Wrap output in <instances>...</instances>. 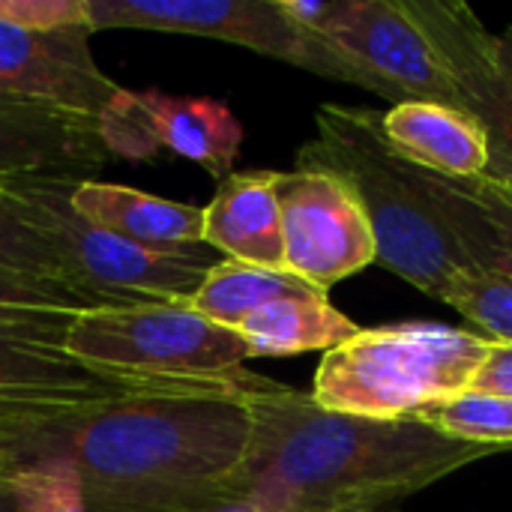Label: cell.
I'll use <instances>...</instances> for the list:
<instances>
[{
  "label": "cell",
  "mask_w": 512,
  "mask_h": 512,
  "mask_svg": "<svg viewBox=\"0 0 512 512\" xmlns=\"http://www.w3.org/2000/svg\"><path fill=\"white\" fill-rule=\"evenodd\" d=\"M252 441L249 393H147L0 426L9 465L63 459L90 512H216Z\"/></svg>",
  "instance_id": "1"
},
{
  "label": "cell",
  "mask_w": 512,
  "mask_h": 512,
  "mask_svg": "<svg viewBox=\"0 0 512 512\" xmlns=\"http://www.w3.org/2000/svg\"><path fill=\"white\" fill-rule=\"evenodd\" d=\"M252 441L231 501L261 512H396L417 492L504 450L405 420L321 408L276 384L249 393Z\"/></svg>",
  "instance_id": "2"
},
{
  "label": "cell",
  "mask_w": 512,
  "mask_h": 512,
  "mask_svg": "<svg viewBox=\"0 0 512 512\" xmlns=\"http://www.w3.org/2000/svg\"><path fill=\"white\" fill-rule=\"evenodd\" d=\"M381 117L384 111L372 108L321 105L315 111V138L297 150L294 168L339 177L369 219L375 264L447 303L456 279L474 264L441 219L420 171L387 147Z\"/></svg>",
  "instance_id": "3"
},
{
  "label": "cell",
  "mask_w": 512,
  "mask_h": 512,
  "mask_svg": "<svg viewBox=\"0 0 512 512\" xmlns=\"http://www.w3.org/2000/svg\"><path fill=\"white\" fill-rule=\"evenodd\" d=\"M492 345L474 330L447 324L360 327L324 354L309 396L336 414L405 420L423 405L465 393Z\"/></svg>",
  "instance_id": "4"
},
{
  "label": "cell",
  "mask_w": 512,
  "mask_h": 512,
  "mask_svg": "<svg viewBox=\"0 0 512 512\" xmlns=\"http://www.w3.org/2000/svg\"><path fill=\"white\" fill-rule=\"evenodd\" d=\"M63 348L78 360L186 390L258 393L276 387L246 369L249 348L237 330L219 327L186 303H129L81 312Z\"/></svg>",
  "instance_id": "5"
},
{
  "label": "cell",
  "mask_w": 512,
  "mask_h": 512,
  "mask_svg": "<svg viewBox=\"0 0 512 512\" xmlns=\"http://www.w3.org/2000/svg\"><path fill=\"white\" fill-rule=\"evenodd\" d=\"M72 180L54 174H21L3 180L0 189L9 195L15 210L39 231L63 264L66 282L105 303H186L201 285L207 267L222 258H177L147 252L120 234L84 219L72 201Z\"/></svg>",
  "instance_id": "6"
},
{
  "label": "cell",
  "mask_w": 512,
  "mask_h": 512,
  "mask_svg": "<svg viewBox=\"0 0 512 512\" xmlns=\"http://www.w3.org/2000/svg\"><path fill=\"white\" fill-rule=\"evenodd\" d=\"M90 30H159L204 36L291 63L303 72L402 102L327 36L300 27L282 0H87Z\"/></svg>",
  "instance_id": "7"
},
{
  "label": "cell",
  "mask_w": 512,
  "mask_h": 512,
  "mask_svg": "<svg viewBox=\"0 0 512 512\" xmlns=\"http://www.w3.org/2000/svg\"><path fill=\"white\" fill-rule=\"evenodd\" d=\"M285 270L330 291L375 264V237L354 192L327 171H279Z\"/></svg>",
  "instance_id": "8"
},
{
  "label": "cell",
  "mask_w": 512,
  "mask_h": 512,
  "mask_svg": "<svg viewBox=\"0 0 512 512\" xmlns=\"http://www.w3.org/2000/svg\"><path fill=\"white\" fill-rule=\"evenodd\" d=\"M147 393L207 390H186L135 375L108 372L78 360L63 345L0 339V426L54 420L81 408Z\"/></svg>",
  "instance_id": "9"
},
{
  "label": "cell",
  "mask_w": 512,
  "mask_h": 512,
  "mask_svg": "<svg viewBox=\"0 0 512 512\" xmlns=\"http://www.w3.org/2000/svg\"><path fill=\"white\" fill-rule=\"evenodd\" d=\"M426 33L456 87V105L471 111L489 135V177L512 186V84L492 57V33L468 3L402 0Z\"/></svg>",
  "instance_id": "10"
},
{
  "label": "cell",
  "mask_w": 512,
  "mask_h": 512,
  "mask_svg": "<svg viewBox=\"0 0 512 512\" xmlns=\"http://www.w3.org/2000/svg\"><path fill=\"white\" fill-rule=\"evenodd\" d=\"M90 30H27L0 21V93L102 120L126 87L90 51Z\"/></svg>",
  "instance_id": "11"
},
{
  "label": "cell",
  "mask_w": 512,
  "mask_h": 512,
  "mask_svg": "<svg viewBox=\"0 0 512 512\" xmlns=\"http://www.w3.org/2000/svg\"><path fill=\"white\" fill-rule=\"evenodd\" d=\"M321 36L405 99L456 105V87L402 0H336Z\"/></svg>",
  "instance_id": "12"
},
{
  "label": "cell",
  "mask_w": 512,
  "mask_h": 512,
  "mask_svg": "<svg viewBox=\"0 0 512 512\" xmlns=\"http://www.w3.org/2000/svg\"><path fill=\"white\" fill-rule=\"evenodd\" d=\"M108 156L99 120L0 93V183L21 174L90 180Z\"/></svg>",
  "instance_id": "13"
},
{
  "label": "cell",
  "mask_w": 512,
  "mask_h": 512,
  "mask_svg": "<svg viewBox=\"0 0 512 512\" xmlns=\"http://www.w3.org/2000/svg\"><path fill=\"white\" fill-rule=\"evenodd\" d=\"M387 147L411 168L444 180L486 177L492 165L486 126L459 105L405 99L381 117Z\"/></svg>",
  "instance_id": "14"
},
{
  "label": "cell",
  "mask_w": 512,
  "mask_h": 512,
  "mask_svg": "<svg viewBox=\"0 0 512 512\" xmlns=\"http://www.w3.org/2000/svg\"><path fill=\"white\" fill-rule=\"evenodd\" d=\"M69 201L84 219L120 234L147 252L213 258L204 246V207L168 201L135 186L102 183L93 177L72 180Z\"/></svg>",
  "instance_id": "15"
},
{
  "label": "cell",
  "mask_w": 512,
  "mask_h": 512,
  "mask_svg": "<svg viewBox=\"0 0 512 512\" xmlns=\"http://www.w3.org/2000/svg\"><path fill=\"white\" fill-rule=\"evenodd\" d=\"M279 171H234L219 180L213 201L204 207V246L228 261L285 270Z\"/></svg>",
  "instance_id": "16"
},
{
  "label": "cell",
  "mask_w": 512,
  "mask_h": 512,
  "mask_svg": "<svg viewBox=\"0 0 512 512\" xmlns=\"http://www.w3.org/2000/svg\"><path fill=\"white\" fill-rule=\"evenodd\" d=\"M132 102L156 147H168L201 165L216 180L234 174L243 147V123L225 102L213 96H171L162 90H132Z\"/></svg>",
  "instance_id": "17"
},
{
  "label": "cell",
  "mask_w": 512,
  "mask_h": 512,
  "mask_svg": "<svg viewBox=\"0 0 512 512\" xmlns=\"http://www.w3.org/2000/svg\"><path fill=\"white\" fill-rule=\"evenodd\" d=\"M240 339L249 348V357H297L309 351H333L360 327L339 312L327 294L315 297H288L276 300L237 327Z\"/></svg>",
  "instance_id": "18"
},
{
  "label": "cell",
  "mask_w": 512,
  "mask_h": 512,
  "mask_svg": "<svg viewBox=\"0 0 512 512\" xmlns=\"http://www.w3.org/2000/svg\"><path fill=\"white\" fill-rule=\"evenodd\" d=\"M315 294L324 291H318L315 285L303 282L288 270H267V267H252L222 258L213 267H207L201 285L186 300V306L219 327L237 330L249 315H255L258 309L276 300L315 297Z\"/></svg>",
  "instance_id": "19"
},
{
  "label": "cell",
  "mask_w": 512,
  "mask_h": 512,
  "mask_svg": "<svg viewBox=\"0 0 512 512\" xmlns=\"http://www.w3.org/2000/svg\"><path fill=\"white\" fill-rule=\"evenodd\" d=\"M90 309L105 303L60 282L0 273V339L63 345L72 321Z\"/></svg>",
  "instance_id": "20"
},
{
  "label": "cell",
  "mask_w": 512,
  "mask_h": 512,
  "mask_svg": "<svg viewBox=\"0 0 512 512\" xmlns=\"http://www.w3.org/2000/svg\"><path fill=\"white\" fill-rule=\"evenodd\" d=\"M411 420L426 423L456 441L486 444L498 450L512 447V399L507 396L465 390L459 396L423 405L411 414Z\"/></svg>",
  "instance_id": "21"
},
{
  "label": "cell",
  "mask_w": 512,
  "mask_h": 512,
  "mask_svg": "<svg viewBox=\"0 0 512 512\" xmlns=\"http://www.w3.org/2000/svg\"><path fill=\"white\" fill-rule=\"evenodd\" d=\"M453 306L477 336L512 345V273L510 270H468L447 294Z\"/></svg>",
  "instance_id": "22"
},
{
  "label": "cell",
  "mask_w": 512,
  "mask_h": 512,
  "mask_svg": "<svg viewBox=\"0 0 512 512\" xmlns=\"http://www.w3.org/2000/svg\"><path fill=\"white\" fill-rule=\"evenodd\" d=\"M9 489L18 512H90L78 474L63 459L9 468Z\"/></svg>",
  "instance_id": "23"
},
{
  "label": "cell",
  "mask_w": 512,
  "mask_h": 512,
  "mask_svg": "<svg viewBox=\"0 0 512 512\" xmlns=\"http://www.w3.org/2000/svg\"><path fill=\"white\" fill-rule=\"evenodd\" d=\"M0 273L69 285L54 249L15 210V204L9 201L3 189H0Z\"/></svg>",
  "instance_id": "24"
},
{
  "label": "cell",
  "mask_w": 512,
  "mask_h": 512,
  "mask_svg": "<svg viewBox=\"0 0 512 512\" xmlns=\"http://www.w3.org/2000/svg\"><path fill=\"white\" fill-rule=\"evenodd\" d=\"M0 21L27 30H90L87 0H0Z\"/></svg>",
  "instance_id": "25"
},
{
  "label": "cell",
  "mask_w": 512,
  "mask_h": 512,
  "mask_svg": "<svg viewBox=\"0 0 512 512\" xmlns=\"http://www.w3.org/2000/svg\"><path fill=\"white\" fill-rule=\"evenodd\" d=\"M492 222V228L498 231L501 246L507 249L512 264V186L498 180V177H474V180H453Z\"/></svg>",
  "instance_id": "26"
},
{
  "label": "cell",
  "mask_w": 512,
  "mask_h": 512,
  "mask_svg": "<svg viewBox=\"0 0 512 512\" xmlns=\"http://www.w3.org/2000/svg\"><path fill=\"white\" fill-rule=\"evenodd\" d=\"M468 390L512 399V345H498V342L492 345L489 357L483 360Z\"/></svg>",
  "instance_id": "27"
},
{
  "label": "cell",
  "mask_w": 512,
  "mask_h": 512,
  "mask_svg": "<svg viewBox=\"0 0 512 512\" xmlns=\"http://www.w3.org/2000/svg\"><path fill=\"white\" fill-rule=\"evenodd\" d=\"M492 57L498 69L504 72V78L512 84V24L501 33H492Z\"/></svg>",
  "instance_id": "28"
},
{
  "label": "cell",
  "mask_w": 512,
  "mask_h": 512,
  "mask_svg": "<svg viewBox=\"0 0 512 512\" xmlns=\"http://www.w3.org/2000/svg\"><path fill=\"white\" fill-rule=\"evenodd\" d=\"M0 512H18L12 489H9V471H0Z\"/></svg>",
  "instance_id": "29"
},
{
  "label": "cell",
  "mask_w": 512,
  "mask_h": 512,
  "mask_svg": "<svg viewBox=\"0 0 512 512\" xmlns=\"http://www.w3.org/2000/svg\"><path fill=\"white\" fill-rule=\"evenodd\" d=\"M216 512H261V510H255L252 504H246V501H231V504H225L222 510H216Z\"/></svg>",
  "instance_id": "30"
},
{
  "label": "cell",
  "mask_w": 512,
  "mask_h": 512,
  "mask_svg": "<svg viewBox=\"0 0 512 512\" xmlns=\"http://www.w3.org/2000/svg\"><path fill=\"white\" fill-rule=\"evenodd\" d=\"M9 468H12V465H9V459L3 456V450H0V471H9Z\"/></svg>",
  "instance_id": "31"
}]
</instances>
